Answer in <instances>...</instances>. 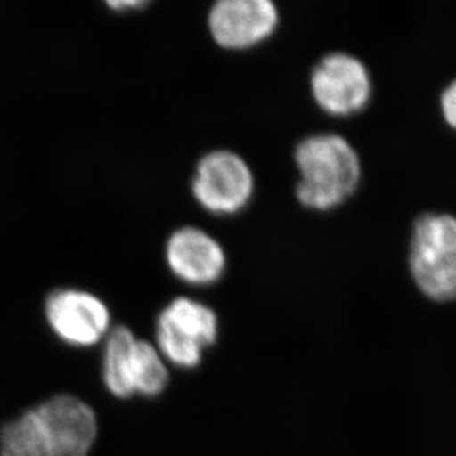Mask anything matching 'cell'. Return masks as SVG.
Returning a JSON list of instances; mask_svg holds the SVG:
<instances>
[{
    "instance_id": "obj_12",
    "label": "cell",
    "mask_w": 456,
    "mask_h": 456,
    "mask_svg": "<svg viewBox=\"0 0 456 456\" xmlns=\"http://www.w3.org/2000/svg\"><path fill=\"white\" fill-rule=\"evenodd\" d=\"M108 6L116 11H125V9H141L147 6V2H136V0H130V2H108Z\"/></svg>"
},
{
    "instance_id": "obj_5",
    "label": "cell",
    "mask_w": 456,
    "mask_h": 456,
    "mask_svg": "<svg viewBox=\"0 0 456 456\" xmlns=\"http://www.w3.org/2000/svg\"><path fill=\"white\" fill-rule=\"evenodd\" d=\"M217 331V316L208 305L177 297L157 318L155 347L168 363L194 368L201 362L204 349L215 343Z\"/></svg>"
},
{
    "instance_id": "obj_7",
    "label": "cell",
    "mask_w": 456,
    "mask_h": 456,
    "mask_svg": "<svg viewBox=\"0 0 456 456\" xmlns=\"http://www.w3.org/2000/svg\"><path fill=\"white\" fill-rule=\"evenodd\" d=\"M45 318L65 345L92 347L111 331V312L102 298L85 289H61L45 302Z\"/></svg>"
},
{
    "instance_id": "obj_9",
    "label": "cell",
    "mask_w": 456,
    "mask_h": 456,
    "mask_svg": "<svg viewBox=\"0 0 456 456\" xmlns=\"http://www.w3.org/2000/svg\"><path fill=\"white\" fill-rule=\"evenodd\" d=\"M280 22L269 0H220L208 13V28L216 44L226 49H247L271 37Z\"/></svg>"
},
{
    "instance_id": "obj_1",
    "label": "cell",
    "mask_w": 456,
    "mask_h": 456,
    "mask_svg": "<svg viewBox=\"0 0 456 456\" xmlns=\"http://www.w3.org/2000/svg\"><path fill=\"white\" fill-rule=\"evenodd\" d=\"M98 436L94 409L58 395L28 409L0 430V456H89Z\"/></svg>"
},
{
    "instance_id": "obj_6",
    "label": "cell",
    "mask_w": 456,
    "mask_h": 456,
    "mask_svg": "<svg viewBox=\"0 0 456 456\" xmlns=\"http://www.w3.org/2000/svg\"><path fill=\"white\" fill-rule=\"evenodd\" d=\"M254 176L246 159L232 151L208 152L192 177V194L213 215H233L250 201Z\"/></svg>"
},
{
    "instance_id": "obj_3",
    "label": "cell",
    "mask_w": 456,
    "mask_h": 456,
    "mask_svg": "<svg viewBox=\"0 0 456 456\" xmlns=\"http://www.w3.org/2000/svg\"><path fill=\"white\" fill-rule=\"evenodd\" d=\"M102 379L112 396L130 399L159 396L167 387L170 375L157 347L120 325L105 338Z\"/></svg>"
},
{
    "instance_id": "obj_4",
    "label": "cell",
    "mask_w": 456,
    "mask_h": 456,
    "mask_svg": "<svg viewBox=\"0 0 456 456\" xmlns=\"http://www.w3.org/2000/svg\"><path fill=\"white\" fill-rule=\"evenodd\" d=\"M409 265L422 293L437 302L456 300V217L427 215L418 220Z\"/></svg>"
},
{
    "instance_id": "obj_10",
    "label": "cell",
    "mask_w": 456,
    "mask_h": 456,
    "mask_svg": "<svg viewBox=\"0 0 456 456\" xmlns=\"http://www.w3.org/2000/svg\"><path fill=\"white\" fill-rule=\"evenodd\" d=\"M164 254L170 272L185 284H215L226 267V256L219 242L195 226L175 231L166 242Z\"/></svg>"
},
{
    "instance_id": "obj_2",
    "label": "cell",
    "mask_w": 456,
    "mask_h": 456,
    "mask_svg": "<svg viewBox=\"0 0 456 456\" xmlns=\"http://www.w3.org/2000/svg\"><path fill=\"white\" fill-rule=\"evenodd\" d=\"M297 199L312 210H331L352 197L361 181V159L338 134H314L296 150Z\"/></svg>"
},
{
    "instance_id": "obj_8",
    "label": "cell",
    "mask_w": 456,
    "mask_h": 456,
    "mask_svg": "<svg viewBox=\"0 0 456 456\" xmlns=\"http://www.w3.org/2000/svg\"><path fill=\"white\" fill-rule=\"evenodd\" d=\"M310 87L319 107L337 117L362 111L372 94L370 73L363 62L341 52L325 56L316 65Z\"/></svg>"
},
{
    "instance_id": "obj_11",
    "label": "cell",
    "mask_w": 456,
    "mask_h": 456,
    "mask_svg": "<svg viewBox=\"0 0 456 456\" xmlns=\"http://www.w3.org/2000/svg\"><path fill=\"white\" fill-rule=\"evenodd\" d=\"M440 105H442L444 120L448 121L451 127L456 129V80L451 83L448 89L444 92Z\"/></svg>"
}]
</instances>
